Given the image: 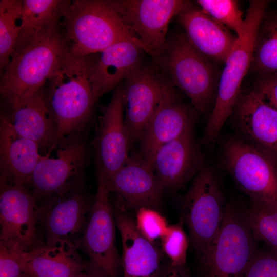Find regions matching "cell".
Here are the masks:
<instances>
[{
    "label": "cell",
    "instance_id": "836d02e7",
    "mask_svg": "<svg viewBox=\"0 0 277 277\" xmlns=\"http://www.w3.org/2000/svg\"><path fill=\"white\" fill-rule=\"evenodd\" d=\"M21 253L0 243V277H28L23 269Z\"/></svg>",
    "mask_w": 277,
    "mask_h": 277
},
{
    "label": "cell",
    "instance_id": "ac0fdd59",
    "mask_svg": "<svg viewBox=\"0 0 277 277\" xmlns=\"http://www.w3.org/2000/svg\"><path fill=\"white\" fill-rule=\"evenodd\" d=\"M151 166L164 190L174 191L183 187L204 167L193 130L160 147Z\"/></svg>",
    "mask_w": 277,
    "mask_h": 277
},
{
    "label": "cell",
    "instance_id": "52a82bcc",
    "mask_svg": "<svg viewBox=\"0 0 277 277\" xmlns=\"http://www.w3.org/2000/svg\"><path fill=\"white\" fill-rule=\"evenodd\" d=\"M181 218L200 257L209 248L220 229L224 215V199L216 174L203 167L182 199Z\"/></svg>",
    "mask_w": 277,
    "mask_h": 277
},
{
    "label": "cell",
    "instance_id": "7c38bea8",
    "mask_svg": "<svg viewBox=\"0 0 277 277\" xmlns=\"http://www.w3.org/2000/svg\"><path fill=\"white\" fill-rule=\"evenodd\" d=\"M38 210L27 186L0 178V243L19 252L44 244L37 231Z\"/></svg>",
    "mask_w": 277,
    "mask_h": 277
},
{
    "label": "cell",
    "instance_id": "8992f818",
    "mask_svg": "<svg viewBox=\"0 0 277 277\" xmlns=\"http://www.w3.org/2000/svg\"><path fill=\"white\" fill-rule=\"evenodd\" d=\"M154 60L170 76L173 86L190 98L195 111L204 113L215 87V72L209 60L193 47L185 34H177L168 39L165 51Z\"/></svg>",
    "mask_w": 277,
    "mask_h": 277
},
{
    "label": "cell",
    "instance_id": "8d00e7d4",
    "mask_svg": "<svg viewBox=\"0 0 277 277\" xmlns=\"http://www.w3.org/2000/svg\"><path fill=\"white\" fill-rule=\"evenodd\" d=\"M68 277H106L93 268Z\"/></svg>",
    "mask_w": 277,
    "mask_h": 277
},
{
    "label": "cell",
    "instance_id": "d6a6232c",
    "mask_svg": "<svg viewBox=\"0 0 277 277\" xmlns=\"http://www.w3.org/2000/svg\"><path fill=\"white\" fill-rule=\"evenodd\" d=\"M244 277H277V250L258 249Z\"/></svg>",
    "mask_w": 277,
    "mask_h": 277
},
{
    "label": "cell",
    "instance_id": "9c48e42d",
    "mask_svg": "<svg viewBox=\"0 0 277 277\" xmlns=\"http://www.w3.org/2000/svg\"><path fill=\"white\" fill-rule=\"evenodd\" d=\"M157 66L141 64L125 80L124 116L131 145L138 142L158 107L177 94Z\"/></svg>",
    "mask_w": 277,
    "mask_h": 277
},
{
    "label": "cell",
    "instance_id": "d590c367",
    "mask_svg": "<svg viewBox=\"0 0 277 277\" xmlns=\"http://www.w3.org/2000/svg\"><path fill=\"white\" fill-rule=\"evenodd\" d=\"M156 277H190L184 266H174L169 263L164 264Z\"/></svg>",
    "mask_w": 277,
    "mask_h": 277
},
{
    "label": "cell",
    "instance_id": "2e32d148",
    "mask_svg": "<svg viewBox=\"0 0 277 277\" xmlns=\"http://www.w3.org/2000/svg\"><path fill=\"white\" fill-rule=\"evenodd\" d=\"M112 206L122 240L124 277H156L164 265L161 247L140 233L134 217L118 199Z\"/></svg>",
    "mask_w": 277,
    "mask_h": 277
},
{
    "label": "cell",
    "instance_id": "4dcf8cb0",
    "mask_svg": "<svg viewBox=\"0 0 277 277\" xmlns=\"http://www.w3.org/2000/svg\"><path fill=\"white\" fill-rule=\"evenodd\" d=\"M184 223L181 219L177 223L169 225L160 242L164 255L174 266H184L186 262L189 242L183 228Z\"/></svg>",
    "mask_w": 277,
    "mask_h": 277
},
{
    "label": "cell",
    "instance_id": "4fadbf2b",
    "mask_svg": "<svg viewBox=\"0 0 277 277\" xmlns=\"http://www.w3.org/2000/svg\"><path fill=\"white\" fill-rule=\"evenodd\" d=\"M98 187L83 231L79 249L88 256L92 266L106 277H117L121 264L115 240V217L106 184Z\"/></svg>",
    "mask_w": 277,
    "mask_h": 277
},
{
    "label": "cell",
    "instance_id": "277c9868",
    "mask_svg": "<svg viewBox=\"0 0 277 277\" xmlns=\"http://www.w3.org/2000/svg\"><path fill=\"white\" fill-rule=\"evenodd\" d=\"M269 1L249 2L244 34L238 38L225 61L219 83L216 99L202 137V143L210 144L219 137L223 125L232 114L241 95L244 77L251 66L256 34Z\"/></svg>",
    "mask_w": 277,
    "mask_h": 277
},
{
    "label": "cell",
    "instance_id": "ffe728a7",
    "mask_svg": "<svg viewBox=\"0 0 277 277\" xmlns=\"http://www.w3.org/2000/svg\"><path fill=\"white\" fill-rule=\"evenodd\" d=\"M234 108L238 137L277 156V110L255 90L241 94Z\"/></svg>",
    "mask_w": 277,
    "mask_h": 277
},
{
    "label": "cell",
    "instance_id": "3957f363",
    "mask_svg": "<svg viewBox=\"0 0 277 277\" xmlns=\"http://www.w3.org/2000/svg\"><path fill=\"white\" fill-rule=\"evenodd\" d=\"M60 27L73 55L95 54L121 42L132 43L149 55L106 0L69 1Z\"/></svg>",
    "mask_w": 277,
    "mask_h": 277
},
{
    "label": "cell",
    "instance_id": "7402d4cb",
    "mask_svg": "<svg viewBox=\"0 0 277 277\" xmlns=\"http://www.w3.org/2000/svg\"><path fill=\"white\" fill-rule=\"evenodd\" d=\"M72 243L56 240L21 254L28 277H68L93 268Z\"/></svg>",
    "mask_w": 277,
    "mask_h": 277
},
{
    "label": "cell",
    "instance_id": "d4e9b609",
    "mask_svg": "<svg viewBox=\"0 0 277 277\" xmlns=\"http://www.w3.org/2000/svg\"><path fill=\"white\" fill-rule=\"evenodd\" d=\"M144 52L142 48L132 43L121 42L98 53L92 76L96 101L115 89L142 64Z\"/></svg>",
    "mask_w": 277,
    "mask_h": 277
},
{
    "label": "cell",
    "instance_id": "5bb4252c",
    "mask_svg": "<svg viewBox=\"0 0 277 277\" xmlns=\"http://www.w3.org/2000/svg\"><path fill=\"white\" fill-rule=\"evenodd\" d=\"M97 182L107 183L126 163L131 145L124 116L123 83L104 107L93 141Z\"/></svg>",
    "mask_w": 277,
    "mask_h": 277
},
{
    "label": "cell",
    "instance_id": "e0dca14e",
    "mask_svg": "<svg viewBox=\"0 0 277 277\" xmlns=\"http://www.w3.org/2000/svg\"><path fill=\"white\" fill-rule=\"evenodd\" d=\"M106 184L128 210L135 211L141 208L157 210L164 191L151 165L138 152L129 156Z\"/></svg>",
    "mask_w": 277,
    "mask_h": 277
},
{
    "label": "cell",
    "instance_id": "d6986e66",
    "mask_svg": "<svg viewBox=\"0 0 277 277\" xmlns=\"http://www.w3.org/2000/svg\"><path fill=\"white\" fill-rule=\"evenodd\" d=\"M1 113L17 134L35 142L41 152L50 154L56 141L57 127L44 87L14 105L5 106Z\"/></svg>",
    "mask_w": 277,
    "mask_h": 277
},
{
    "label": "cell",
    "instance_id": "44dd1931",
    "mask_svg": "<svg viewBox=\"0 0 277 277\" xmlns=\"http://www.w3.org/2000/svg\"><path fill=\"white\" fill-rule=\"evenodd\" d=\"M196 113L194 109L179 102L177 96L163 103L144 129L137 152L151 165L160 147L193 130Z\"/></svg>",
    "mask_w": 277,
    "mask_h": 277
},
{
    "label": "cell",
    "instance_id": "6da1fadb",
    "mask_svg": "<svg viewBox=\"0 0 277 277\" xmlns=\"http://www.w3.org/2000/svg\"><path fill=\"white\" fill-rule=\"evenodd\" d=\"M70 53L60 27L19 39L1 75L0 93L5 106L43 88Z\"/></svg>",
    "mask_w": 277,
    "mask_h": 277
},
{
    "label": "cell",
    "instance_id": "cb8c5ba5",
    "mask_svg": "<svg viewBox=\"0 0 277 277\" xmlns=\"http://www.w3.org/2000/svg\"><path fill=\"white\" fill-rule=\"evenodd\" d=\"M34 141L17 134L6 117H0V178L28 185L43 155Z\"/></svg>",
    "mask_w": 277,
    "mask_h": 277
},
{
    "label": "cell",
    "instance_id": "9a60e30c",
    "mask_svg": "<svg viewBox=\"0 0 277 277\" xmlns=\"http://www.w3.org/2000/svg\"><path fill=\"white\" fill-rule=\"evenodd\" d=\"M39 206L38 222L45 229L46 242L65 240L79 247L92 206L81 182L62 194L44 200Z\"/></svg>",
    "mask_w": 277,
    "mask_h": 277
},
{
    "label": "cell",
    "instance_id": "30bf717a",
    "mask_svg": "<svg viewBox=\"0 0 277 277\" xmlns=\"http://www.w3.org/2000/svg\"><path fill=\"white\" fill-rule=\"evenodd\" d=\"M55 148H57L56 157L43 155L28 184L37 202L65 193L82 182L88 151L79 133L65 137Z\"/></svg>",
    "mask_w": 277,
    "mask_h": 277
},
{
    "label": "cell",
    "instance_id": "7a4b0ae2",
    "mask_svg": "<svg viewBox=\"0 0 277 277\" xmlns=\"http://www.w3.org/2000/svg\"><path fill=\"white\" fill-rule=\"evenodd\" d=\"M70 54L48 80L47 102L57 133L53 149L65 137L79 133L96 102L92 82L95 56Z\"/></svg>",
    "mask_w": 277,
    "mask_h": 277
},
{
    "label": "cell",
    "instance_id": "83f0119b",
    "mask_svg": "<svg viewBox=\"0 0 277 277\" xmlns=\"http://www.w3.org/2000/svg\"><path fill=\"white\" fill-rule=\"evenodd\" d=\"M22 0L0 1V68L8 64L22 29Z\"/></svg>",
    "mask_w": 277,
    "mask_h": 277
},
{
    "label": "cell",
    "instance_id": "1f68e13d",
    "mask_svg": "<svg viewBox=\"0 0 277 277\" xmlns=\"http://www.w3.org/2000/svg\"><path fill=\"white\" fill-rule=\"evenodd\" d=\"M140 233L151 243L157 245L166 233L169 225L157 210L141 208L136 211L134 219Z\"/></svg>",
    "mask_w": 277,
    "mask_h": 277
},
{
    "label": "cell",
    "instance_id": "ba28073f",
    "mask_svg": "<svg viewBox=\"0 0 277 277\" xmlns=\"http://www.w3.org/2000/svg\"><path fill=\"white\" fill-rule=\"evenodd\" d=\"M224 164L253 202H277V156L239 137L225 143Z\"/></svg>",
    "mask_w": 277,
    "mask_h": 277
},
{
    "label": "cell",
    "instance_id": "4316f807",
    "mask_svg": "<svg viewBox=\"0 0 277 277\" xmlns=\"http://www.w3.org/2000/svg\"><path fill=\"white\" fill-rule=\"evenodd\" d=\"M251 67L264 75L277 72V13L265 14L261 22Z\"/></svg>",
    "mask_w": 277,
    "mask_h": 277
},
{
    "label": "cell",
    "instance_id": "484cf974",
    "mask_svg": "<svg viewBox=\"0 0 277 277\" xmlns=\"http://www.w3.org/2000/svg\"><path fill=\"white\" fill-rule=\"evenodd\" d=\"M69 2L67 0H23V22L19 39L59 27Z\"/></svg>",
    "mask_w": 277,
    "mask_h": 277
},
{
    "label": "cell",
    "instance_id": "f1b7e54d",
    "mask_svg": "<svg viewBox=\"0 0 277 277\" xmlns=\"http://www.w3.org/2000/svg\"><path fill=\"white\" fill-rule=\"evenodd\" d=\"M247 217L256 241L277 250V202L251 201Z\"/></svg>",
    "mask_w": 277,
    "mask_h": 277
},
{
    "label": "cell",
    "instance_id": "8fae6325",
    "mask_svg": "<svg viewBox=\"0 0 277 277\" xmlns=\"http://www.w3.org/2000/svg\"><path fill=\"white\" fill-rule=\"evenodd\" d=\"M154 60L165 51L171 19L191 4L182 0H107Z\"/></svg>",
    "mask_w": 277,
    "mask_h": 277
},
{
    "label": "cell",
    "instance_id": "5b68a950",
    "mask_svg": "<svg viewBox=\"0 0 277 277\" xmlns=\"http://www.w3.org/2000/svg\"><path fill=\"white\" fill-rule=\"evenodd\" d=\"M258 250L247 208L227 203L219 232L200 257L204 277H244Z\"/></svg>",
    "mask_w": 277,
    "mask_h": 277
},
{
    "label": "cell",
    "instance_id": "603a6c76",
    "mask_svg": "<svg viewBox=\"0 0 277 277\" xmlns=\"http://www.w3.org/2000/svg\"><path fill=\"white\" fill-rule=\"evenodd\" d=\"M177 17L187 39L195 50L208 60L225 62L237 41L236 35L192 4Z\"/></svg>",
    "mask_w": 277,
    "mask_h": 277
},
{
    "label": "cell",
    "instance_id": "f546056e",
    "mask_svg": "<svg viewBox=\"0 0 277 277\" xmlns=\"http://www.w3.org/2000/svg\"><path fill=\"white\" fill-rule=\"evenodd\" d=\"M201 9L220 24L236 34L243 35L246 28L245 18L235 0H198Z\"/></svg>",
    "mask_w": 277,
    "mask_h": 277
},
{
    "label": "cell",
    "instance_id": "e575fe53",
    "mask_svg": "<svg viewBox=\"0 0 277 277\" xmlns=\"http://www.w3.org/2000/svg\"><path fill=\"white\" fill-rule=\"evenodd\" d=\"M255 90L277 110V72L265 75L258 81Z\"/></svg>",
    "mask_w": 277,
    "mask_h": 277
}]
</instances>
